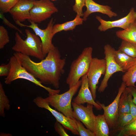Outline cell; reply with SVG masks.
Masks as SVG:
<instances>
[{
	"label": "cell",
	"instance_id": "obj_1",
	"mask_svg": "<svg viewBox=\"0 0 136 136\" xmlns=\"http://www.w3.org/2000/svg\"><path fill=\"white\" fill-rule=\"evenodd\" d=\"M13 55L26 70L43 84L52 85L56 89L59 87V81L64 72L65 59L61 58L58 48L55 47L45 58L39 62L32 60L29 56L15 52Z\"/></svg>",
	"mask_w": 136,
	"mask_h": 136
},
{
	"label": "cell",
	"instance_id": "obj_2",
	"mask_svg": "<svg viewBox=\"0 0 136 136\" xmlns=\"http://www.w3.org/2000/svg\"><path fill=\"white\" fill-rule=\"evenodd\" d=\"M25 32L26 38L24 40L22 39L18 32H16L15 43L12 48L13 50L16 52L33 57L41 60L44 59L45 57L40 38L29 29H25Z\"/></svg>",
	"mask_w": 136,
	"mask_h": 136
},
{
	"label": "cell",
	"instance_id": "obj_3",
	"mask_svg": "<svg viewBox=\"0 0 136 136\" xmlns=\"http://www.w3.org/2000/svg\"><path fill=\"white\" fill-rule=\"evenodd\" d=\"M93 50L91 47L85 48L78 57L72 62L66 80L69 88L75 85L81 77L87 74L93 58Z\"/></svg>",
	"mask_w": 136,
	"mask_h": 136
},
{
	"label": "cell",
	"instance_id": "obj_4",
	"mask_svg": "<svg viewBox=\"0 0 136 136\" xmlns=\"http://www.w3.org/2000/svg\"><path fill=\"white\" fill-rule=\"evenodd\" d=\"M11 69L8 75L5 79V83L10 84L14 81L18 79H23L29 81L37 86L42 87L48 92V95L58 93L59 90H55L43 85L40 81L28 72L20 64L14 55L10 57L9 62Z\"/></svg>",
	"mask_w": 136,
	"mask_h": 136
},
{
	"label": "cell",
	"instance_id": "obj_5",
	"mask_svg": "<svg viewBox=\"0 0 136 136\" xmlns=\"http://www.w3.org/2000/svg\"><path fill=\"white\" fill-rule=\"evenodd\" d=\"M81 80H80L75 85L66 92L60 94L56 93L48 95V96L45 99L50 105L66 116L73 118L72 99L81 86Z\"/></svg>",
	"mask_w": 136,
	"mask_h": 136
},
{
	"label": "cell",
	"instance_id": "obj_6",
	"mask_svg": "<svg viewBox=\"0 0 136 136\" xmlns=\"http://www.w3.org/2000/svg\"><path fill=\"white\" fill-rule=\"evenodd\" d=\"M29 22L31 24L29 25L24 24L18 21L15 22L21 26L27 27L31 28L35 34L39 37L42 42L43 53L45 57L49 51L55 47L52 42L54 36L53 29L55 20L52 18L48 23L46 28L44 29L39 28L37 23L31 21Z\"/></svg>",
	"mask_w": 136,
	"mask_h": 136
},
{
	"label": "cell",
	"instance_id": "obj_7",
	"mask_svg": "<svg viewBox=\"0 0 136 136\" xmlns=\"http://www.w3.org/2000/svg\"><path fill=\"white\" fill-rule=\"evenodd\" d=\"M58 12V9L50 0H36L30 11V18L28 21L40 23Z\"/></svg>",
	"mask_w": 136,
	"mask_h": 136
},
{
	"label": "cell",
	"instance_id": "obj_8",
	"mask_svg": "<svg viewBox=\"0 0 136 136\" xmlns=\"http://www.w3.org/2000/svg\"><path fill=\"white\" fill-rule=\"evenodd\" d=\"M106 67V61L104 59L93 58L86 74L89 87L94 100L96 97L97 85L101 75L105 74Z\"/></svg>",
	"mask_w": 136,
	"mask_h": 136
},
{
	"label": "cell",
	"instance_id": "obj_9",
	"mask_svg": "<svg viewBox=\"0 0 136 136\" xmlns=\"http://www.w3.org/2000/svg\"><path fill=\"white\" fill-rule=\"evenodd\" d=\"M104 59L106 61V71L105 76L98 87V91L103 92L108 86V81L114 73L119 72L124 73L116 62L114 57L115 49L109 44L105 45L104 47Z\"/></svg>",
	"mask_w": 136,
	"mask_h": 136
},
{
	"label": "cell",
	"instance_id": "obj_10",
	"mask_svg": "<svg viewBox=\"0 0 136 136\" xmlns=\"http://www.w3.org/2000/svg\"><path fill=\"white\" fill-rule=\"evenodd\" d=\"M33 102L38 107L44 108L49 111L55 117L56 120L60 123L63 127L71 131L75 135H79L75 128L76 124L75 119L68 117L62 113L51 108L45 98L38 96L33 100Z\"/></svg>",
	"mask_w": 136,
	"mask_h": 136
},
{
	"label": "cell",
	"instance_id": "obj_11",
	"mask_svg": "<svg viewBox=\"0 0 136 136\" xmlns=\"http://www.w3.org/2000/svg\"><path fill=\"white\" fill-rule=\"evenodd\" d=\"M73 115L75 119L81 122L86 127L93 132L96 116L93 112L92 105L87 103V106L72 102Z\"/></svg>",
	"mask_w": 136,
	"mask_h": 136
},
{
	"label": "cell",
	"instance_id": "obj_12",
	"mask_svg": "<svg viewBox=\"0 0 136 136\" xmlns=\"http://www.w3.org/2000/svg\"><path fill=\"white\" fill-rule=\"evenodd\" d=\"M124 82H123L119 88L118 92L115 99L110 104L106 106L98 101L96 103L101 107L104 111L105 116L109 126L114 128L116 124L119 115V104L120 96L126 87Z\"/></svg>",
	"mask_w": 136,
	"mask_h": 136
},
{
	"label": "cell",
	"instance_id": "obj_13",
	"mask_svg": "<svg viewBox=\"0 0 136 136\" xmlns=\"http://www.w3.org/2000/svg\"><path fill=\"white\" fill-rule=\"evenodd\" d=\"M96 18L100 23L98 29L101 31L104 32L115 27L120 28L124 29L136 20V12L134 8L132 7L126 16L114 21H106L98 16H96Z\"/></svg>",
	"mask_w": 136,
	"mask_h": 136
},
{
	"label": "cell",
	"instance_id": "obj_14",
	"mask_svg": "<svg viewBox=\"0 0 136 136\" xmlns=\"http://www.w3.org/2000/svg\"><path fill=\"white\" fill-rule=\"evenodd\" d=\"M35 0H19L9 13L15 21L20 22L30 18V11L33 6Z\"/></svg>",
	"mask_w": 136,
	"mask_h": 136
},
{
	"label": "cell",
	"instance_id": "obj_15",
	"mask_svg": "<svg viewBox=\"0 0 136 136\" xmlns=\"http://www.w3.org/2000/svg\"><path fill=\"white\" fill-rule=\"evenodd\" d=\"M80 89L77 96L73 99V102L78 105H83L85 103H89L93 105L98 110L102 109L101 106L95 102L90 90L89 88L88 80L87 74L82 77Z\"/></svg>",
	"mask_w": 136,
	"mask_h": 136
},
{
	"label": "cell",
	"instance_id": "obj_16",
	"mask_svg": "<svg viewBox=\"0 0 136 136\" xmlns=\"http://www.w3.org/2000/svg\"><path fill=\"white\" fill-rule=\"evenodd\" d=\"M85 6L86 10L83 14L82 18L84 21L86 20L90 14L94 12L106 15L110 18L118 16L117 13L112 10V8L110 6L98 4L93 0H85Z\"/></svg>",
	"mask_w": 136,
	"mask_h": 136
},
{
	"label": "cell",
	"instance_id": "obj_17",
	"mask_svg": "<svg viewBox=\"0 0 136 136\" xmlns=\"http://www.w3.org/2000/svg\"><path fill=\"white\" fill-rule=\"evenodd\" d=\"M114 57L117 64L125 73L133 64L135 60V58L129 56L118 49L115 50Z\"/></svg>",
	"mask_w": 136,
	"mask_h": 136
},
{
	"label": "cell",
	"instance_id": "obj_18",
	"mask_svg": "<svg viewBox=\"0 0 136 136\" xmlns=\"http://www.w3.org/2000/svg\"><path fill=\"white\" fill-rule=\"evenodd\" d=\"M93 132L95 136L109 135V126L103 114L98 115L96 116Z\"/></svg>",
	"mask_w": 136,
	"mask_h": 136
},
{
	"label": "cell",
	"instance_id": "obj_19",
	"mask_svg": "<svg viewBox=\"0 0 136 136\" xmlns=\"http://www.w3.org/2000/svg\"><path fill=\"white\" fill-rule=\"evenodd\" d=\"M83 21V18L77 15L75 18L72 20L54 25L53 29V34L54 36L57 33L62 31H66L73 30L76 26L82 24Z\"/></svg>",
	"mask_w": 136,
	"mask_h": 136
},
{
	"label": "cell",
	"instance_id": "obj_20",
	"mask_svg": "<svg viewBox=\"0 0 136 136\" xmlns=\"http://www.w3.org/2000/svg\"><path fill=\"white\" fill-rule=\"evenodd\" d=\"M116 34L122 40L136 43V20L126 29L117 31Z\"/></svg>",
	"mask_w": 136,
	"mask_h": 136
},
{
	"label": "cell",
	"instance_id": "obj_21",
	"mask_svg": "<svg viewBox=\"0 0 136 136\" xmlns=\"http://www.w3.org/2000/svg\"><path fill=\"white\" fill-rule=\"evenodd\" d=\"M122 79L126 87L133 86L136 88L135 85L136 82V58L134 63L125 72L122 76Z\"/></svg>",
	"mask_w": 136,
	"mask_h": 136
},
{
	"label": "cell",
	"instance_id": "obj_22",
	"mask_svg": "<svg viewBox=\"0 0 136 136\" xmlns=\"http://www.w3.org/2000/svg\"><path fill=\"white\" fill-rule=\"evenodd\" d=\"M128 93L125 88L120 96L119 104V115L130 113V105L128 98Z\"/></svg>",
	"mask_w": 136,
	"mask_h": 136
},
{
	"label": "cell",
	"instance_id": "obj_23",
	"mask_svg": "<svg viewBox=\"0 0 136 136\" xmlns=\"http://www.w3.org/2000/svg\"><path fill=\"white\" fill-rule=\"evenodd\" d=\"M118 49L132 57L136 58V43L122 40Z\"/></svg>",
	"mask_w": 136,
	"mask_h": 136
},
{
	"label": "cell",
	"instance_id": "obj_24",
	"mask_svg": "<svg viewBox=\"0 0 136 136\" xmlns=\"http://www.w3.org/2000/svg\"><path fill=\"white\" fill-rule=\"evenodd\" d=\"M9 101L6 95L3 85L0 83V115L4 117L5 116V110H9L10 109Z\"/></svg>",
	"mask_w": 136,
	"mask_h": 136
},
{
	"label": "cell",
	"instance_id": "obj_25",
	"mask_svg": "<svg viewBox=\"0 0 136 136\" xmlns=\"http://www.w3.org/2000/svg\"><path fill=\"white\" fill-rule=\"evenodd\" d=\"M119 130V135L134 136L136 134V118L134 119Z\"/></svg>",
	"mask_w": 136,
	"mask_h": 136
},
{
	"label": "cell",
	"instance_id": "obj_26",
	"mask_svg": "<svg viewBox=\"0 0 136 136\" xmlns=\"http://www.w3.org/2000/svg\"><path fill=\"white\" fill-rule=\"evenodd\" d=\"M134 119L130 113H125L119 115L116 125L117 124L118 125L119 127L118 129L120 130Z\"/></svg>",
	"mask_w": 136,
	"mask_h": 136
},
{
	"label": "cell",
	"instance_id": "obj_27",
	"mask_svg": "<svg viewBox=\"0 0 136 136\" xmlns=\"http://www.w3.org/2000/svg\"><path fill=\"white\" fill-rule=\"evenodd\" d=\"M19 0H0V10L4 13L9 12Z\"/></svg>",
	"mask_w": 136,
	"mask_h": 136
},
{
	"label": "cell",
	"instance_id": "obj_28",
	"mask_svg": "<svg viewBox=\"0 0 136 136\" xmlns=\"http://www.w3.org/2000/svg\"><path fill=\"white\" fill-rule=\"evenodd\" d=\"M76 130L79 135L81 136H95L94 133L89 129L86 128L80 121L75 119Z\"/></svg>",
	"mask_w": 136,
	"mask_h": 136
},
{
	"label": "cell",
	"instance_id": "obj_29",
	"mask_svg": "<svg viewBox=\"0 0 136 136\" xmlns=\"http://www.w3.org/2000/svg\"><path fill=\"white\" fill-rule=\"evenodd\" d=\"M10 41L8 31L4 27L0 26V49H3Z\"/></svg>",
	"mask_w": 136,
	"mask_h": 136
},
{
	"label": "cell",
	"instance_id": "obj_30",
	"mask_svg": "<svg viewBox=\"0 0 136 136\" xmlns=\"http://www.w3.org/2000/svg\"><path fill=\"white\" fill-rule=\"evenodd\" d=\"M85 0H75V3L73 6V11L77 15L81 17H83V8L85 6Z\"/></svg>",
	"mask_w": 136,
	"mask_h": 136
},
{
	"label": "cell",
	"instance_id": "obj_31",
	"mask_svg": "<svg viewBox=\"0 0 136 136\" xmlns=\"http://www.w3.org/2000/svg\"><path fill=\"white\" fill-rule=\"evenodd\" d=\"M132 95L129 93L128 98L130 105V113L134 119L136 118V105L132 100Z\"/></svg>",
	"mask_w": 136,
	"mask_h": 136
},
{
	"label": "cell",
	"instance_id": "obj_32",
	"mask_svg": "<svg viewBox=\"0 0 136 136\" xmlns=\"http://www.w3.org/2000/svg\"><path fill=\"white\" fill-rule=\"evenodd\" d=\"M62 126L60 123L56 120L54 125V128L55 131L60 136H69Z\"/></svg>",
	"mask_w": 136,
	"mask_h": 136
},
{
	"label": "cell",
	"instance_id": "obj_33",
	"mask_svg": "<svg viewBox=\"0 0 136 136\" xmlns=\"http://www.w3.org/2000/svg\"><path fill=\"white\" fill-rule=\"evenodd\" d=\"M11 69V65L9 62L7 64H2L0 66V76H7Z\"/></svg>",
	"mask_w": 136,
	"mask_h": 136
},
{
	"label": "cell",
	"instance_id": "obj_34",
	"mask_svg": "<svg viewBox=\"0 0 136 136\" xmlns=\"http://www.w3.org/2000/svg\"><path fill=\"white\" fill-rule=\"evenodd\" d=\"M0 18L2 20L3 23L8 27L17 30L20 33L23 35L22 31L17 27L13 25L4 16L3 13L1 12L0 14Z\"/></svg>",
	"mask_w": 136,
	"mask_h": 136
},
{
	"label": "cell",
	"instance_id": "obj_35",
	"mask_svg": "<svg viewBox=\"0 0 136 136\" xmlns=\"http://www.w3.org/2000/svg\"><path fill=\"white\" fill-rule=\"evenodd\" d=\"M128 92L133 97L132 100L136 105V88L133 86H129L126 87Z\"/></svg>",
	"mask_w": 136,
	"mask_h": 136
},
{
	"label": "cell",
	"instance_id": "obj_36",
	"mask_svg": "<svg viewBox=\"0 0 136 136\" xmlns=\"http://www.w3.org/2000/svg\"><path fill=\"white\" fill-rule=\"evenodd\" d=\"M51 0L52 1H56L57 0Z\"/></svg>",
	"mask_w": 136,
	"mask_h": 136
},
{
	"label": "cell",
	"instance_id": "obj_37",
	"mask_svg": "<svg viewBox=\"0 0 136 136\" xmlns=\"http://www.w3.org/2000/svg\"><path fill=\"white\" fill-rule=\"evenodd\" d=\"M134 136H136V134H135Z\"/></svg>",
	"mask_w": 136,
	"mask_h": 136
}]
</instances>
